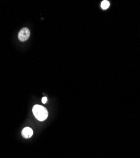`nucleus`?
Listing matches in <instances>:
<instances>
[{"mask_svg":"<svg viewBox=\"0 0 140 158\" xmlns=\"http://www.w3.org/2000/svg\"><path fill=\"white\" fill-rule=\"evenodd\" d=\"M32 112L35 117L38 120L41 121L46 120L48 116V112L46 108L39 105L34 106L32 108Z\"/></svg>","mask_w":140,"mask_h":158,"instance_id":"f257e3e1","label":"nucleus"},{"mask_svg":"<svg viewBox=\"0 0 140 158\" xmlns=\"http://www.w3.org/2000/svg\"><path fill=\"white\" fill-rule=\"evenodd\" d=\"M30 36H31V32H30L29 29L27 27H24L20 31L18 35V37L20 41L22 42H24L27 40V39L30 37Z\"/></svg>","mask_w":140,"mask_h":158,"instance_id":"f03ea898","label":"nucleus"},{"mask_svg":"<svg viewBox=\"0 0 140 158\" xmlns=\"http://www.w3.org/2000/svg\"><path fill=\"white\" fill-rule=\"evenodd\" d=\"M22 137L25 139H29L33 135V130L31 128L26 127L22 131Z\"/></svg>","mask_w":140,"mask_h":158,"instance_id":"7ed1b4c3","label":"nucleus"},{"mask_svg":"<svg viewBox=\"0 0 140 158\" xmlns=\"http://www.w3.org/2000/svg\"><path fill=\"white\" fill-rule=\"evenodd\" d=\"M110 6V3L107 1V0H104L101 3V7L103 10H106Z\"/></svg>","mask_w":140,"mask_h":158,"instance_id":"20e7f679","label":"nucleus"},{"mask_svg":"<svg viewBox=\"0 0 140 158\" xmlns=\"http://www.w3.org/2000/svg\"><path fill=\"white\" fill-rule=\"evenodd\" d=\"M47 101V99L46 97H42V103H44V104L46 103Z\"/></svg>","mask_w":140,"mask_h":158,"instance_id":"39448f33","label":"nucleus"}]
</instances>
